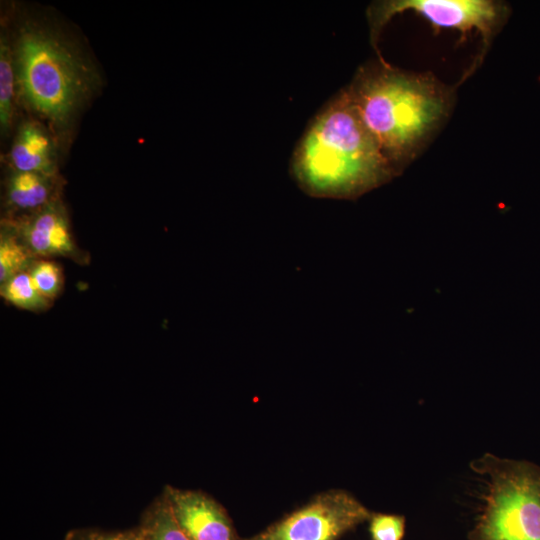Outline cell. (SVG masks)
<instances>
[{
    "mask_svg": "<svg viewBox=\"0 0 540 540\" xmlns=\"http://www.w3.org/2000/svg\"><path fill=\"white\" fill-rule=\"evenodd\" d=\"M290 173L304 193L325 199L358 198L397 174L346 88L308 125L292 154Z\"/></svg>",
    "mask_w": 540,
    "mask_h": 540,
    "instance_id": "1",
    "label": "cell"
},
{
    "mask_svg": "<svg viewBox=\"0 0 540 540\" xmlns=\"http://www.w3.org/2000/svg\"><path fill=\"white\" fill-rule=\"evenodd\" d=\"M346 90L396 173L445 120L453 101L433 75L403 72L382 61L361 68Z\"/></svg>",
    "mask_w": 540,
    "mask_h": 540,
    "instance_id": "2",
    "label": "cell"
},
{
    "mask_svg": "<svg viewBox=\"0 0 540 540\" xmlns=\"http://www.w3.org/2000/svg\"><path fill=\"white\" fill-rule=\"evenodd\" d=\"M16 60L27 103L54 122L66 121L87 90L81 59L59 38L29 29L20 36Z\"/></svg>",
    "mask_w": 540,
    "mask_h": 540,
    "instance_id": "3",
    "label": "cell"
},
{
    "mask_svg": "<svg viewBox=\"0 0 540 540\" xmlns=\"http://www.w3.org/2000/svg\"><path fill=\"white\" fill-rule=\"evenodd\" d=\"M472 466L489 479L470 540H540V473L491 454Z\"/></svg>",
    "mask_w": 540,
    "mask_h": 540,
    "instance_id": "4",
    "label": "cell"
},
{
    "mask_svg": "<svg viewBox=\"0 0 540 540\" xmlns=\"http://www.w3.org/2000/svg\"><path fill=\"white\" fill-rule=\"evenodd\" d=\"M409 10L422 16L436 30L456 29L465 36L467 32L476 29L481 34L483 42L480 61L507 15L505 5L492 0L377 1L367 9L373 45H376L382 29L394 15Z\"/></svg>",
    "mask_w": 540,
    "mask_h": 540,
    "instance_id": "5",
    "label": "cell"
},
{
    "mask_svg": "<svg viewBox=\"0 0 540 540\" xmlns=\"http://www.w3.org/2000/svg\"><path fill=\"white\" fill-rule=\"evenodd\" d=\"M371 515L348 492L329 490L246 540H337Z\"/></svg>",
    "mask_w": 540,
    "mask_h": 540,
    "instance_id": "6",
    "label": "cell"
},
{
    "mask_svg": "<svg viewBox=\"0 0 540 540\" xmlns=\"http://www.w3.org/2000/svg\"><path fill=\"white\" fill-rule=\"evenodd\" d=\"M172 515L190 540H240L221 504L199 490L163 489Z\"/></svg>",
    "mask_w": 540,
    "mask_h": 540,
    "instance_id": "7",
    "label": "cell"
},
{
    "mask_svg": "<svg viewBox=\"0 0 540 540\" xmlns=\"http://www.w3.org/2000/svg\"><path fill=\"white\" fill-rule=\"evenodd\" d=\"M9 224L37 258L67 257L79 260L82 256L73 239L67 214L56 200L26 219Z\"/></svg>",
    "mask_w": 540,
    "mask_h": 540,
    "instance_id": "8",
    "label": "cell"
},
{
    "mask_svg": "<svg viewBox=\"0 0 540 540\" xmlns=\"http://www.w3.org/2000/svg\"><path fill=\"white\" fill-rule=\"evenodd\" d=\"M11 161L16 171L53 175L52 144L40 126L27 122L19 129L12 146Z\"/></svg>",
    "mask_w": 540,
    "mask_h": 540,
    "instance_id": "9",
    "label": "cell"
},
{
    "mask_svg": "<svg viewBox=\"0 0 540 540\" xmlns=\"http://www.w3.org/2000/svg\"><path fill=\"white\" fill-rule=\"evenodd\" d=\"M7 198L15 209L35 212L54 201L52 176L15 170L8 182Z\"/></svg>",
    "mask_w": 540,
    "mask_h": 540,
    "instance_id": "10",
    "label": "cell"
},
{
    "mask_svg": "<svg viewBox=\"0 0 540 540\" xmlns=\"http://www.w3.org/2000/svg\"><path fill=\"white\" fill-rule=\"evenodd\" d=\"M139 526L142 540H190L176 523L163 493L144 510Z\"/></svg>",
    "mask_w": 540,
    "mask_h": 540,
    "instance_id": "11",
    "label": "cell"
},
{
    "mask_svg": "<svg viewBox=\"0 0 540 540\" xmlns=\"http://www.w3.org/2000/svg\"><path fill=\"white\" fill-rule=\"evenodd\" d=\"M36 259L14 228L5 223L0 238V284L23 271H28Z\"/></svg>",
    "mask_w": 540,
    "mask_h": 540,
    "instance_id": "12",
    "label": "cell"
},
{
    "mask_svg": "<svg viewBox=\"0 0 540 540\" xmlns=\"http://www.w3.org/2000/svg\"><path fill=\"white\" fill-rule=\"evenodd\" d=\"M0 294L6 302L22 310L40 312L52 305V302L39 292L29 271H23L2 283Z\"/></svg>",
    "mask_w": 540,
    "mask_h": 540,
    "instance_id": "13",
    "label": "cell"
},
{
    "mask_svg": "<svg viewBox=\"0 0 540 540\" xmlns=\"http://www.w3.org/2000/svg\"><path fill=\"white\" fill-rule=\"evenodd\" d=\"M29 274L39 292L51 302L62 292L64 276L61 266L49 258H37Z\"/></svg>",
    "mask_w": 540,
    "mask_h": 540,
    "instance_id": "14",
    "label": "cell"
},
{
    "mask_svg": "<svg viewBox=\"0 0 540 540\" xmlns=\"http://www.w3.org/2000/svg\"><path fill=\"white\" fill-rule=\"evenodd\" d=\"M14 73L10 49L4 37L0 44V123L6 131L12 117V99L14 93Z\"/></svg>",
    "mask_w": 540,
    "mask_h": 540,
    "instance_id": "15",
    "label": "cell"
},
{
    "mask_svg": "<svg viewBox=\"0 0 540 540\" xmlns=\"http://www.w3.org/2000/svg\"><path fill=\"white\" fill-rule=\"evenodd\" d=\"M369 521L372 540H402L405 533L404 516L372 513Z\"/></svg>",
    "mask_w": 540,
    "mask_h": 540,
    "instance_id": "16",
    "label": "cell"
},
{
    "mask_svg": "<svg viewBox=\"0 0 540 540\" xmlns=\"http://www.w3.org/2000/svg\"><path fill=\"white\" fill-rule=\"evenodd\" d=\"M63 540H142V531L139 525L119 531L76 528L68 531Z\"/></svg>",
    "mask_w": 540,
    "mask_h": 540,
    "instance_id": "17",
    "label": "cell"
}]
</instances>
